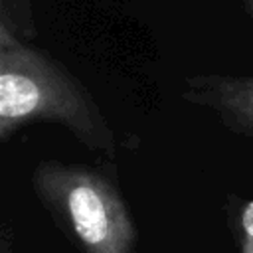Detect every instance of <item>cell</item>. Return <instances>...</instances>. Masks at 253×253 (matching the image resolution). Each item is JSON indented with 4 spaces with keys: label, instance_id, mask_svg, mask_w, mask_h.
<instances>
[{
    "label": "cell",
    "instance_id": "obj_1",
    "mask_svg": "<svg viewBox=\"0 0 253 253\" xmlns=\"http://www.w3.org/2000/svg\"><path fill=\"white\" fill-rule=\"evenodd\" d=\"M32 123H57L79 142L115 152V134L85 87L0 18V138Z\"/></svg>",
    "mask_w": 253,
    "mask_h": 253
},
{
    "label": "cell",
    "instance_id": "obj_2",
    "mask_svg": "<svg viewBox=\"0 0 253 253\" xmlns=\"http://www.w3.org/2000/svg\"><path fill=\"white\" fill-rule=\"evenodd\" d=\"M32 186L47 213L83 253H134L136 227L117 186L83 164L43 160Z\"/></svg>",
    "mask_w": 253,
    "mask_h": 253
},
{
    "label": "cell",
    "instance_id": "obj_3",
    "mask_svg": "<svg viewBox=\"0 0 253 253\" xmlns=\"http://www.w3.org/2000/svg\"><path fill=\"white\" fill-rule=\"evenodd\" d=\"M184 99L210 109L227 128L253 136V77L198 75L186 81Z\"/></svg>",
    "mask_w": 253,
    "mask_h": 253
},
{
    "label": "cell",
    "instance_id": "obj_4",
    "mask_svg": "<svg viewBox=\"0 0 253 253\" xmlns=\"http://www.w3.org/2000/svg\"><path fill=\"white\" fill-rule=\"evenodd\" d=\"M0 18L24 38L34 34L32 0H0Z\"/></svg>",
    "mask_w": 253,
    "mask_h": 253
},
{
    "label": "cell",
    "instance_id": "obj_5",
    "mask_svg": "<svg viewBox=\"0 0 253 253\" xmlns=\"http://www.w3.org/2000/svg\"><path fill=\"white\" fill-rule=\"evenodd\" d=\"M239 253H253V202H249L239 217Z\"/></svg>",
    "mask_w": 253,
    "mask_h": 253
}]
</instances>
